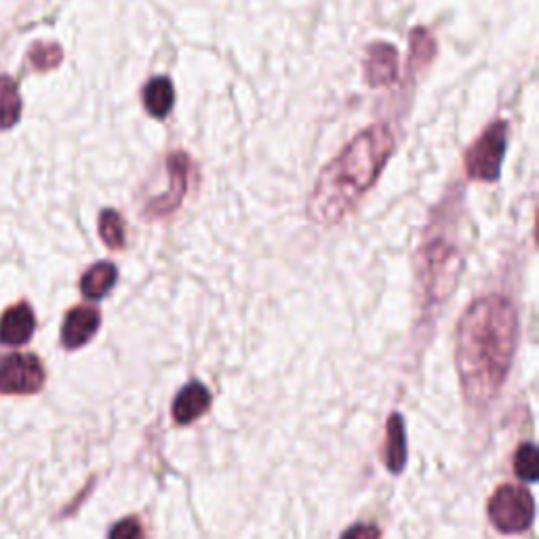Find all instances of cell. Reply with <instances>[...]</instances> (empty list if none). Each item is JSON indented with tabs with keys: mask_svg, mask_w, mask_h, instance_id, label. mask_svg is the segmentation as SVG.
Listing matches in <instances>:
<instances>
[{
	"mask_svg": "<svg viewBox=\"0 0 539 539\" xmlns=\"http://www.w3.org/2000/svg\"><path fill=\"white\" fill-rule=\"evenodd\" d=\"M518 342V312L510 297L485 295L472 302L457 327L455 363L468 403L481 407L506 382Z\"/></svg>",
	"mask_w": 539,
	"mask_h": 539,
	"instance_id": "obj_1",
	"label": "cell"
},
{
	"mask_svg": "<svg viewBox=\"0 0 539 539\" xmlns=\"http://www.w3.org/2000/svg\"><path fill=\"white\" fill-rule=\"evenodd\" d=\"M392 152L394 133L388 125L358 133L318 175L308 201L312 222L323 228L342 224L377 182Z\"/></svg>",
	"mask_w": 539,
	"mask_h": 539,
	"instance_id": "obj_2",
	"label": "cell"
},
{
	"mask_svg": "<svg viewBox=\"0 0 539 539\" xmlns=\"http://www.w3.org/2000/svg\"><path fill=\"white\" fill-rule=\"evenodd\" d=\"M508 148V123H491L464 154V171L472 182H497L502 175L504 154Z\"/></svg>",
	"mask_w": 539,
	"mask_h": 539,
	"instance_id": "obj_3",
	"label": "cell"
},
{
	"mask_svg": "<svg viewBox=\"0 0 539 539\" xmlns=\"http://www.w3.org/2000/svg\"><path fill=\"white\" fill-rule=\"evenodd\" d=\"M462 270V259L457 247L445 238H434L422 251V278L424 289L430 299H445L457 285V276Z\"/></svg>",
	"mask_w": 539,
	"mask_h": 539,
	"instance_id": "obj_4",
	"label": "cell"
},
{
	"mask_svg": "<svg viewBox=\"0 0 539 539\" xmlns=\"http://www.w3.org/2000/svg\"><path fill=\"white\" fill-rule=\"evenodd\" d=\"M487 514L497 531L523 533L535 518L533 495L525 487L502 485L489 499Z\"/></svg>",
	"mask_w": 539,
	"mask_h": 539,
	"instance_id": "obj_5",
	"label": "cell"
},
{
	"mask_svg": "<svg viewBox=\"0 0 539 539\" xmlns=\"http://www.w3.org/2000/svg\"><path fill=\"white\" fill-rule=\"evenodd\" d=\"M47 382V371L36 354H11L0 361V394H36Z\"/></svg>",
	"mask_w": 539,
	"mask_h": 539,
	"instance_id": "obj_6",
	"label": "cell"
},
{
	"mask_svg": "<svg viewBox=\"0 0 539 539\" xmlns=\"http://www.w3.org/2000/svg\"><path fill=\"white\" fill-rule=\"evenodd\" d=\"M167 169L171 175V186L163 192V196L154 198V201H148V205L144 207L146 219H163V217L175 213L179 209V205L184 203V198L188 194L190 177L194 171L192 158L186 152L177 150V152L167 156Z\"/></svg>",
	"mask_w": 539,
	"mask_h": 539,
	"instance_id": "obj_7",
	"label": "cell"
},
{
	"mask_svg": "<svg viewBox=\"0 0 539 539\" xmlns=\"http://www.w3.org/2000/svg\"><path fill=\"white\" fill-rule=\"evenodd\" d=\"M363 68L369 87H392L398 81V68H401L396 47L388 43H373L371 47H367Z\"/></svg>",
	"mask_w": 539,
	"mask_h": 539,
	"instance_id": "obj_8",
	"label": "cell"
},
{
	"mask_svg": "<svg viewBox=\"0 0 539 539\" xmlns=\"http://www.w3.org/2000/svg\"><path fill=\"white\" fill-rule=\"evenodd\" d=\"M102 325V314L93 306L72 308L62 325V344L66 350H78L89 344Z\"/></svg>",
	"mask_w": 539,
	"mask_h": 539,
	"instance_id": "obj_9",
	"label": "cell"
},
{
	"mask_svg": "<svg viewBox=\"0 0 539 539\" xmlns=\"http://www.w3.org/2000/svg\"><path fill=\"white\" fill-rule=\"evenodd\" d=\"M36 329V316L28 302H19L5 310L0 316V344L24 346L28 344Z\"/></svg>",
	"mask_w": 539,
	"mask_h": 539,
	"instance_id": "obj_10",
	"label": "cell"
},
{
	"mask_svg": "<svg viewBox=\"0 0 539 539\" xmlns=\"http://www.w3.org/2000/svg\"><path fill=\"white\" fill-rule=\"evenodd\" d=\"M209 407H211V392L203 384L192 382L177 394L173 403V419L179 426H188L194 419L207 413Z\"/></svg>",
	"mask_w": 539,
	"mask_h": 539,
	"instance_id": "obj_11",
	"label": "cell"
},
{
	"mask_svg": "<svg viewBox=\"0 0 539 539\" xmlns=\"http://www.w3.org/2000/svg\"><path fill=\"white\" fill-rule=\"evenodd\" d=\"M384 464L392 474H401L407 464V441H405V422L398 413H392L386 424V443L382 449Z\"/></svg>",
	"mask_w": 539,
	"mask_h": 539,
	"instance_id": "obj_12",
	"label": "cell"
},
{
	"mask_svg": "<svg viewBox=\"0 0 539 539\" xmlns=\"http://www.w3.org/2000/svg\"><path fill=\"white\" fill-rule=\"evenodd\" d=\"M142 102L146 112L152 118H158V121H163L173 110L175 104V89L173 83L169 81L167 76H158L148 81V85L142 91Z\"/></svg>",
	"mask_w": 539,
	"mask_h": 539,
	"instance_id": "obj_13",
	"label": "cell"
},
{
	"mask_svg": "<svg viewBox=\"0 0 539 539\" xmlns=\"http://www.w3.org/2000/svg\"><path fill=\"white\" fill-rule=\"evenodd\" d=\"M116 278H118V270L114 264L110 262H99L95 266H91L83 278H81V293L87 297V299H102L106 297L114 285H116Z\"/></svg>",
	"mask_w": 539,
	"mask_h": 539,
	"instance_id": "obj_14",
	"label": "cell"
},
{
	"mask_svg": "<svg viewBox=\"0 0 539 539\" xmlns=\"http://www.w3.org/2000/svg\"><path fill=\"white\" fill-rule=\"evenodd\" d=\"M22 95L17 83L9 76H0V131L15 127L22 118Z\"/></svg>",
	"mask_w": 539,
	"mask_h": 539,
	"instance_id": "obj_15",
	"label": "cell"
},
{
	"mask_svg": "<svg viewBox=\"0 0 539 539\" xmlns=\"http://www.w3.org/2000/svg\"><path fill=\"white\" fill-rule=\"evenodd\" d=\"M99 236L110 251H123L127 245V224L123 215L114 209L102 211L99 215Z\"/></svg>",
	"mask_w": 539,
	"mask_h": 539,
	"instance_id": "obj_16",
	"label": "cell"
},
{
	"mask_svg": "<svg viewBox=\"0 0 539 539\" xmlns=\"http://www.w3.org/2000/svg\"><path fill=\"white\" fill-rule=\"evenodd\" d=\"M64 59V51L59 45H43L38 43L30 49L28 53V64L32 70L36 72H51L55 70L59 64H62Z\"/></svg>",
	"mask_w": 539,
	"mask_h": 539,
	"instance_id": "obj_17",
	"label": "cell"
},
{
	"mask_svg": "<svg viewBox=\"0 0 539 539\" xmlns=\"http://www.w3.org/2000/svg\"><path fill=\"white\" fill-rule=\"evenodd\" d=\"M434 53H436V45H434L432 34L424 28H415L411 32V68L430 64Z\"/></svg>",
	"mask_w": 539,
	"mask_h": 539,
	"instance_id": "obj_18",
	"label": "cell"
},
{
	"mask_svg": "<svg viewBox=\"0 0 539 539\" xmlns=\"http://www.w3.org/2000/svg\"><path fill=\"white\" fill-rule=\"evenodd\" d=\"M514 472H516L518 478H521V481H527V483L537 481V476H539V457H537L535 445L518 447V451L514 455Z\"/></svg>",
	"mask_w": 539,
	"mask_h": 539,
	"instance_id": "obj_19",
	"label": "cell"
},
{
	"mask_svg": "<svg viewBox=\"0 0 539 539\" xmlns=\"http://www.w3.org/2000/svg\"><path fill=\"white\" fill-rule=\"evenodd\" d=\"M108 539H146V533H144L142 523H139L137 518L129 516L112 527Z\"/></svg>",
	"mask_w": 539,
	"mask_h": 539,
	"instance_id": "obj_20",
	"label": "cell"
},
{
	"mask_svg": "<svg viewBox=\"0 0 539 539\" xmlns=\"http://www.w3.org/2000/svg\"><path fill=\"white\" fill-rule=\"evenodd\" d=\"M342 539H382V535L375 525H354L342 535Z\"/></svg>",
	"mask_w": 539,
	"mask_h": 539,
	"instance_id": "obj_21",
	"label": "cell"
}]
</instances>
